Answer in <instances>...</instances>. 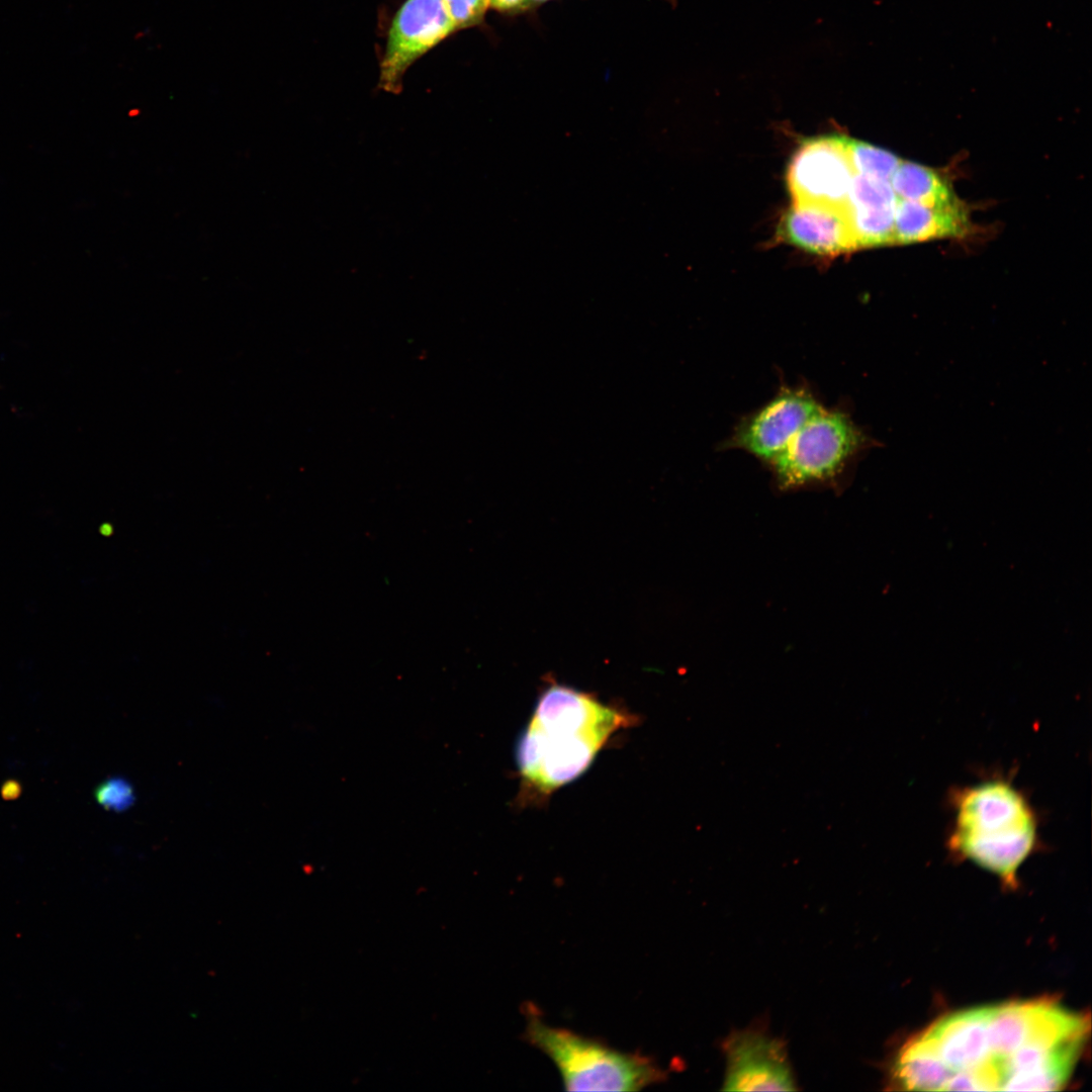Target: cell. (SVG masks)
Wrapping results in <instances>:
<instances>
[{"label":"cell","instance_id":"obj_1","mask_svg":"<svg viewBox=\"0 0 1092 1092\" xmlns=\"http://www.w3.org/2000/svg\"><path fill=\"white\" fill-rule=\"evenodd\" d=\"M632 717L566 686L540 696L517 749L524 785L549 795L581 776L608 739Z\"/></svg>","mask_w":1092,"mask_h":1092},{"label":"cell","instance_id":"obj_2","mask_svg":"<svg viewBox=\"0 0 1092 1092\" xmlns=\"http://www.w3.org/2000/svg\"><path fill=\"white\" fill-rule=\"evenodd\" d=\"M950 804L948 849L1016 885L1020 866L1039 843L1038 818L1025 794L1010 779L989 777L956 790Z\"/></svg>","mask_w":1092,"mask_h":1092},{"label":"cell","instance_id":"obj_3","mask_svg":"<svg viewBox=\"0 0 1092 1092\" xmlns=\"http://www.w3.org/2000/svg\"><path fill=\"white\" fill-rule=\"evenodd\" d=\"M526 1040L556 1066L567 1091H639L666 1074L652 1059L544 1022L528 1013Z\"/></svg>","mask_w":1092,"mask_h":1092},{"label":"cell","instance_id":"obj_4","mask_svg":"<svg viewBox=\"0 0 1092 1092\" xmlns=\"http://www.w3.org/2000/svg\"><path fill=\"white\" fill-rule=\"evenodd\" d=\"M875 441L842 408L822 407L769 464L784 488L835 478Z\"/></svg>","mask_w":1092,"mask_h":1092},{"label":"cell","instance_id":"obj_5","mask_svg":"<svg viewBox=\"0 0 1092 1092\" xmlns=\"http://www.w3.org/2000/svg\"><path fill=\"white\" fill-rule=\"evenodd\" d=\"M847 140L842 135H826L802 142L787 172L794 204L848 209L855 172L849 159Z\"/></svg>","mask_w":1092,"mask_h":1092},{"label":"cell","instance_id":"obj_6","mask_svg":"<svg viewBox=\"0 0 1092 1092\" xmlns=\"http://www.w3.org/2000/svg\"><path fill=\"white\" fill-rule=\"evenodd\" d=\"M987 1006L948 1015L920 1036L945 1068L947 1091H989Z\"/></svg>","mask_w":1092,"mask_h":1092},{"label":"cell","instance_id":"obj_7","mask_svg":"<svg viewBox=\"0 0 1092 1092\" xmlns=\"http://www.w3.org/2000/svg\"><path fill=\"white\" fill-rule=\"evenodd\" d=\"M725 1091H795L797 1081L786 1042L766 1028L748 1026L722 1041Z\"/></svg>","mask_w":1092,"mask_h":1092},{"label":"cell","instance_id":"obj_8","mask_svg":"<svg viewBox=\"0 0 1092 1092\" xmlns=\"http://www.w3.org/2000/svg\"><path fill=\"white\" fill-rule=\"evenodd\" d=\"M821 407L807 386H783L766 403L737 424L724 446L770 464Z\"/></svg>","mask_w":1092,"mask_h":1092},{"label":"cell","instance_id":"obj_9","mask_svg":"<svg viewBox=\"0 0 1092 1092\" xmlns=\"http://www.w3.org/2000/svg\"><path fill=\"white\" fill-rule=\"evenodd\" d=\"M455 31L441 0H406L388 31L380 64V89L399 93L407 69Z\"/></svg>","mask_w":1092,"mask_h":1092},{"label":"cell","instance_id":"obj_10","mask_svg":"<svg viewBox=\"0 0 1092 1092\" xmlns=\"http://www.w3.org/2000/svg\"><path fill=\"white\" fill-rule=\"evenodd\" d=\"M780 235L788 243L823 256L857 249L848 209L793 203L781 221Z\"/></svg>","mask_w":1092,"mask_h":1092},{"label":"cell","instance_id":"obj_11","mask_svg":"<svg viewBox=\"0 0 1092 1092\" xmlns=\"http://www.w3.org/2000/svg\"><path fill=\"white\" fill-rule=\"evenodd\" d=\"M894 229L896 244H911L964 237L970 233L971 222L964 203L933 208L897 198Z\"/></svg>","mask_w":1092,"mask_h":1092},{"label":"cell","instance_id":"obj_12","mask_svg":"<svg viewBox=\"0 0 1092 1092\" xmlns=\"http://www.w3.org/2000/svg\"><path fill=\"white\" fill-rule=\"evenodd\" d=\"M890 183L897 198L927 207L947 208L963 203L945 176L915 162L901 161Z\"/></svg>","mask_w":1092,"mask_h":1092},{"label":"cell","instance_id":"obj_13","mask_svg":"<svg viewBox=\"0 0 1092 1092\" xmlns=\"http://www.w3.org/2000/svg\"><path fill=\"white\" fill-rule=\"evenodd\" d=\"M891 1074L902 1088L917 1091L944 1090L948 1079L945 1068L920 1035L900 1051Z\"/></svg>","mask_w":1092,"mask_h":1092},{"label":"cell","instance_id":"obj_14","mask_svg":"<svg viewBox=\"0 0 1092 1092\" xmlns=\"http://www.w3.org/2000/svg\"><path fill=\"white\" fill-rule=\"evenodd\" d=\"M895 206L848 204V218L857 249L896 244Z\"/></svg>","mask_w":1092,"mask_h":1092},{"label":"cell","instance_id":"obj_15","mask_svg":"<svg viewBox=\"0 0 1092 1092\" xmlns=\"http://www.w3.org/2000/svg\"><path fill=\"white\" fill-rule=\"evenodd\" d=\"M847 148L855 174L890 181L902 161L889 151L849 138Z\"/></svg>","mask_w":1092,"mask_h":1092},{"label":"cell","instance_id":"obj_16","mask_svg":"<svg viewBox=\"0 0 1092 1092\" xmlns=\"http://www.w3.org/2000/svg\"><path fill=\"white\" fill-rule=\"evenodd\" d=\"M895 195L890 181L855 174L849 193L848 204L864 206H895Z\"/></svg>","mask_w":1092,"mask_h":1092},{"label":"cell","instance_id":"obj_17","mask_svg":"<svg viewBox=\"0 0 1092 1092\" xmlns=\"http://www.w3.org/2000/svg\"><path fill=\"white\" fill-rule=\"evenodd\" d=\"M96 801L107 810L123 811L134 802L132 786L124 779L112 777L96 787Z\"/></svg>","mask_w":1092,"mask_h":1092},{"label":"cell","instance_id":"obj_18","mask_svg":"<svg viewBox=\"0 0 1092 1092\" xmlns=\"http://www.w3.org/2000/svg\"><path fill=\"white\" fill-rule=\"evenodd\" d=\"M456 30L478 24L487 10V0H441Z\"/></svg>","mask_w":1092,"mask_h":1092},{"label":"cell","instance_id":"obj_19","mask_svg":"<svg viewBox=\"0 0 1092 1092\" xmlns=\"http://www.w3.org/2000/svg\"><path fill=\"white\" fill-rule=\"evenodd\" d=\"M488 6L497 10H513L525 7L529 0H487Z\"/></svg>","mask_w":1092,"mask_h":1092},{"label":"cell","instance_id":"obj_20","mask_svg":"<svg viewBox=\"0 0 1092 1092\" xmlns=\"http://www.w3.org/2000/svg\"><path fill=\"white\" fill-rule=\"evenodd\" d=\"M545 1H547V0H529V3H541V2H545Z\"/></svg>","mask_w":1092,"mask_h":1092}]
</instances>
